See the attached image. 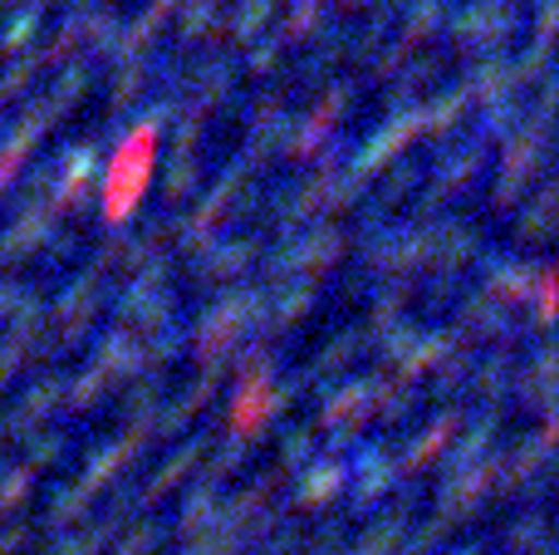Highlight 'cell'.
<instances>
[{
	"mask_svg": "<svg viewBox=\"0 0 559 555\" xmlns=\"http://www.w3.org/2000/svg\"><path fill=\"white\" fill-rule=\"evenodd\" d=\"M147 163H153V133H133V143L118 153L114 173H108V216H123V206L138 202V182H143Z\"/></svg>",
	"mask_w": 559,
	"mask_h": 555,
	"instance_id": "obj_1",
	"label": "cell"
}]
</instances>
